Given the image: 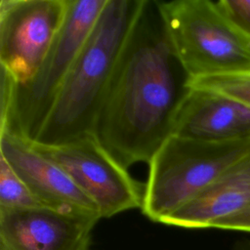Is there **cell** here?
Returning a JSON list of instances; mask_svg holds the SVG:
<instances>
[{
    "mask_svg": "<svg viewBox=\"0 0 250 250\" xmlns=\"http://www.w3.org/2000/svg\"><path fill=\"white\" fill-rule=\"evenodd\" d=\"M140 0H108L31 142L57 145L95 133Z\"/></svg>",
    "mask_w": 250,
    "mask_h": 250,
    "instance_id": "obj_2",
    "label": "cell"
},
{
    "mask_svg": "<svg viewBox=\"0 0 250 250\" xmlns=\"http://www.w3.org/2000/svg\"><path fill=\"white\" fill-rule=\"evenodd\" d=\"M212 229L250 232V206L217 221Z\"/></svg>",
    "mask_w": 250,
    "mask_h": 250,
    "instance_id": "obj_15",
    "label": "cell"
},
{
    "mask_svg": "<svg viewBox=\"0 0 250 250\" xmlns=\"http://www.w3.org/2000/svg\"><path fill=\"white\" fill-rule=\"evenodd\" d=\"M0 154L44 207L102 219L97 204L63 169L34 149L28 140L0 133Z\"/></svg>",
    "mask_w": 250,
    "mask_h": 250,
    "instance_id": "obj_9",
    "label": "cell"
},
{
    "mask_svg": "<svg viewBox=\"0 0 250 250\" xmlns=\"http://www.w3.org/2000/svg\"><path fill=\"white\" fill-rule=\"evenodd\" d=\"M69 0H1L0 63L17 85L37 72L64 21Z\"/></svg>",
    "mask_w": 250,
    "mask_h": 250,
    "instance_id": "obj_7",
    "label": "cell"
},
{
    "mask_svg": "<svg viewBox=\"0 0 250 250\" xmlns=\"http://www.w3.org/2000/svg\"><path fill=\"white\" fill-rule=\"evenodd\" d=\"M100 220L48 207L0 211V250H89Z\"/></svg>",
    "mask_w": 250,
    "mask_h": 250,
    "instance_id": "obj_8",
    "label": "cell"
},
{
    "mask_svg": "<svg viewBox=\"0 0 250 250\" xmlns=\"http://www.w3.org/2000/svg\"><path fill=\"white\" fill-rule=\"evenodd\" d=\"M44 207L28 186L0 154V211Z\"/></svg>",
    "mask_w": 250,
    "mask_h": 250,
    "instance_id": "obj_12",
    "label": "cell"
},
{
    "mask_svg": "<svg viewBox=\"0 0 250 250\" xmlns=\"http://www.w3.org/2000/svg\"><path fill=\"white\" fill-rule=\"evenodd\" d=\"M216 4L226 18L250 38V0H220Z\"/></svg>",
    "mask_w": 250,
    "mask_h": 250,
    "instance_id": "obj_14",
    "label": "cell"
},
{
    "mask_svg": "<svg viewBox=\"0 0 250 250\" xmlns=\"http://www.w3.org/2000/svg\"><path fill=\"white\" fill-rule=\"evenodd\" d=\"M171 134L209 142L250 139V107L211 90L184 87Z\"/></svg>",
    "mask_w": 250,
    "mask_h": 250,
    "instance_id": "obj_10",
    "label": "cell"
},
{
    "mask_svg": "<svg viewBox=\"0 0 250 250\" xmlns=\"http://www.w3.org/2000/svg\"><path fill=\"white\" fill-rule=\"evenodd\" d=\"M230 250H250V239H242L236 241Z\"/></svg>",
    "mask_w": 250,
    "mask_h": 250,
    "instance_id": "obj_16",
    "label": "cell"
},
{
    "mask_svg": "<svg viewBox=\"0 0 250 250\" xmlns=\"http://www.w3.org/2000/svg\"><path fill=\"white\" fill-rule=\"evenodd\" d=\"M175 60L186 79L250 69V38L210 0L154 1Z\"/></svg>",
    "mask_w": 250,
    "mask_h": 250,
    "instance_id": "obj_4",
    "label": "cell"
},
{
    "mask_svg": "<svg viewBox=\"0 0 250 250\" xmlns=\"http://www.w3.org/2000/svg\"><path fill=\"white\" fill-rule=\"evenodd\" d=\"M108 0H69L64 21L35 75L17 85L1 70L0 133L33 141Z\"/></svg>",
    "mask_w": 250,
    "mask_h": 250,
    "instance_id": "obj_3",
    "label": "cell"
},
{
    "mask_svg": "<svg viewBox=\"0 0 250 250\" xmlns=\"http://www.w3.org/2000/svg\"><path fill=\"white\" fill-rule=\"evenodd\" d=\"M184 87L211 90L250 107V69L194 79H185Z\"/></svg>",
    "mask_w": 250,
    "mask_h": 250,
    "instance_id": "obj_13",
    "label": "cell"
},
{
    "mask_svg": "<svg viewBox=\"0 0 250 250\" xmlns=\"http://www.w3.org/2000/svg\"><path fill=\"white\" fill-rule=\"evenodd\" d=\"M31 146L63 169L75 184L97 204L102 219L142 208L145 184L136 181L95 133L69 142Z\"/></svg>",
    "mask_w": 250,
    "mask_h": 250,
    "instance_id": "obj_6",
    "label": "cell"
},
{
    "mask_svg": "<svg viewBox=\"0 0 250 250\" xmlns=\"http://www.w3.org/2000/svg\"><path fill=\"white\" fill-rule=\"evenodd\" d=\"M154 1L140 0L96 124L101 144L126 169L148 163L171 135L183 95Z\"/></svg>",
    "mask_w": 250,
    "mask_h": 250,
    "instance_id": "obj_1",
    "label": "cell"
},
{
    "mask_svg": "<svg viewBox=\"0 0 250 250\" xmlns=\"http://www.w3.org/2000/svg\"><path fill=\"white\" fill-rule=\"evenodd\" d=\"M250 156V139L209 142L171 134L148 162L143 214L161 223Z\"/></svg>",
    "mask_w": 250,
    "mask_h": 250,
    "instance_id": "obj_5",
    "label": "cell"
},
{
    "mask_svg": "<svg viewBox=\"0 0 250 250\" xmlns=\"http://www.w3.org/2000/svg\"><path fill=\"white\" fill-rule=\"evenodd\" d=\"M250 206V156L238 161L162 224L186 229H209Z\"/></svg>",
    "mask_w": 250,
    "mask_h": 250,
    "instance_id": "obj_11",
    "label": "cell"
}]
</instances>
